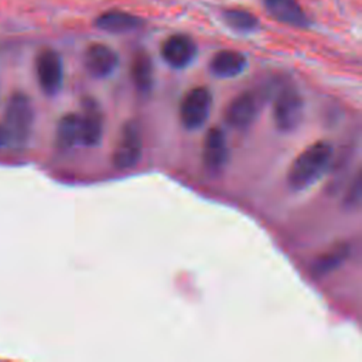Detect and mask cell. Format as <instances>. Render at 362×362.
I'll list each match as a JSON object with an SVG mask.
<instances>
[{
	"instance_id": "cell-18",
	"label": "cell",
	"mask_w": 362,
	"mask_h": 362,
	"mask_svg": "<svg viewBox=\"0 0 362 362\" xmlns=\"http://www.w3.org/2000/svg\"><path fill=\"white\" fill-rule=\"evenodd\" d=\"M221 17L229 28H232L233 31H238V33L247 34V33L257 30V27H259L257 17L245 8H239V7L238 8L236 7L225 8V10H222Z\"/></svg>"
},
{
	"instance_id": "cell-13",
	"label": "cell",
	"mask_w": 362,
	"mask_h": 362,
	"mask_svg": "<svg viewBox=\"0 0 362 362\" xmlns=\"http://www.w3.org/2000/svg\"><path fill=\"white\" fill-rule=\"evenodd\" d=\"M144 24V20L136 14L124 10H107L95 18V27L110 33V34H124L139 30Z\"/></svg>"
},
{
	"instance_id": "cell-15",
	"label": "cell",
	"mask_w": 362,
	"mask_h": 362,
	"mask_svg": "<svg viewBox=\"0 0 362 362\" xmlns=\"http://www.w3.org/2000/svg\"><path fill=\"white\" fill-rule=\"evenodd\" d=\"M349 253H351V247L346 242L335 243L328 250H325L324 253H321L318 257L314 259V262L311 263V267H310L313 277L321 279V277L332 273L348 259Z\"/></svg>"
},
{
	"instance_id": "cell-5",
	"label": "cell",
	"mask_w": 362,
	"mask_h": 362,
	"mask_svg": "<svg viewBox=\"0 0 362 362\" xmlns=\"http://www.w3.org/2000/svg\"><path fill=\"white\" fill-rule=\"evenodd\" d=\"M141 150L143 141L139 126L134 122H126L119 133L112 163L117 170H130L140 161Z\"/></svg>"
},
{
	"instance_id": "cell-6",
	"label": "cell",
	"mask_w": 362,
	"mask_h": 362,
	"mask_svg": "<svg viewBox=\"0 0 362 362\" xmlns=\"http://www.w3.org/2000/svg\"><path fill=\"white\" fill-rule=\"evenodd\" d=\"M35 74L42 92L45 95H57L64 82L61 55L52 48L41 49L35 57Z\"/></svg>"
},
{
	"instance_id": "cell-16",
	"label": "cell",
	"mask_w": 362,
	"mask_h": 362,
	"mask_svg": "<svg viewBox=\"0 0 362 362\" xmlns=\"http://www.w3.org/2000/svg\"><path fill=\"white\" fill-rule=\"evenodd\" d=\"M130 76L134 88L140 93H148L154 83L153 61L146 51H137L130 64Z\"/></svg>"
},
{
	"instance_id": "cell-9",
	"label": "cell",
	"mask_w": 362,
	"mask_h": 362,
	"mask_svg": "<svg viewBox=\"0 0 362 362\" xmlns=\"http://www.w3.org/2000/svg\"><path fill=\"white\" fill-rule=\"evenodd\" d=\"M263 7L272 18L284 25L294 28H308L311 25V18L298 0H263Z\"/></svg>"
},
{
	"instance_id": "cell-7",
	"label": "cell",
	"mask_w": 362,
	"mask_h": 362,
	"mask_svg": "<svg viewBox=\"0 0 362 362\" xmlns=\"http://www.w3.org/2000/svg\"><path fill=\"white\" fill-rule=\"evenodd\" d=\"M259 107V95L252 90H245L229 102L225 109V120L230 127L245 130L256 120Z\"/></svg>"
},
{
	"instance_id": "cell-10",
	"label": "cell",
	"mask_w": 362,
	"mask_h": 362,
	"mask_svg": "<svg viewBox=\"0 0 362 362\" xmlns=\"http://www.w3.org/2000/svg\"><path fill=\"white\" fill-rule=\"evenodd\" d=\"M83 64L92 76L106 78L116 71L119 65V55L109 45L93 42L85 51Z\"/></svg>"
},
{
	"instance_id": "cell-2",
	"label": "cell",
	"mask_w": 362,
	"mask_h": 362,
	"mask_svg": "<svg viewBox=\"0 0 362 362\" xmlns=\"http://www.w3.org/2000/svg\"><path fill=\"white\" fill-rule=\"evenodd\" d=\"M1 123L10 136L11 147H24L27 144L34 124V109L25 93H11L7 100L4 120Z\"/></svg>"
},
{
	"instance_id": "cell-3",
	"label": "cell",
	"mask_w": 362,
	"mask_h": 362,
	"mask_svg": "<svg viewBox=\"0 0 362 362\" xmlns=\"http://www.w3.org/2000/svg\"><path fill=\"white\" fill-rule=\"evenodd\" d=\"M304 117V99L293 85H284L273 102V122L280 132L296 130Z\"/></svg>"
},
{
	"instance_id": "cell-1",
	"label": "cell",
	"mask_w": 362,
	"mask_h": 362,
	"mask_svg": "<svg viewBox=\"0 0 362 362\" xmlns=\"http://www.w3.org/2000/svg\"><path fill=\"white\" fill-rule=\"evenodd\" d=\"M332 156L334 148L327 140H318L305 147L288 168V187L293 191H303L314 185L328 170Z\"/></svg>"
},
{
	"instance_id": "cell-17",
	"label": "cell",
	"mask_w": 362,
	"mask_h": 362,
	"mask_svg": "<svg viewBox=\"0 0 362 362\" xmlns=\"http://www.w3.org/2000/svg\"><path fill=\"white\" fill-rule=\"evenodd\" d=\"M55 143L61 150H69L81 143V124L79 115L65 113L57 123Z\"/></svg>"
},
{
	"instance_id": "cell-11",
	"label": "cell",
	"mask_w": 362,
	"mask_h": 362,
	"mask_svg": "<svg viewBox=\"0 0 362 362\" xmlns=\"http://www.w3.org/2000/svg\"><path fill=\"white\" fill-rule=\"evenodd\" d=\"M202 161L206 170L212 173L221 171L229 160V148L223 130L221 127H211L204 139Z\"/></svg>"
},
{
	"instance_id": "cell-19",
	"label": "cell",
	"mask_w": 362,
	"mask_h": 362,
	"mask_svg": "<svg viewBox=\"0 0 362 362\" xmlns=\"http://www.w3.org/2000/svg\"><path fill=\"white\" fill-rule=\"evenodd\" d=\"M361 174L358 173L355 175V180L352 182V188L351 191L346 194V198H345V205H348L349 208H355L359 205V201H361Z\"/></svg>"
},
{
	"instance_id": "cell-14",
	"label": "cell",
	"mask_w": 362,
	"mask_h": 362,
	"mask_svg": "<svg viewBox=\"0 0 362 362\" xmlns=\"http://www.w3.org/2000/svg\"><path fill=\"white\" fill-rule=\"evenodd\" d=\"M247 66L246 57L235 49H221L209 61V71L218 78H235Z\"/></svg>"
},
{
	"instance_id": "cell-4",
	"label": "cell",
	"mask_w": 362,
	"mask_h": 362,
	"mask_svg": "<svg viewBox=\"0 0 362 362\" xmlns=\"http://www.w3.org/2000/svg\"><path fill=\"white\" fill-rule=\"evenodd\" d=\"M212 109V93L205 86L189 89L180 103V122L188 130L202 127Z\"/></svg>"
},
{
	"instance_id": "cell-20",
	"label": "cell",
	"mask_w": 362,
	"mask_h": 362,
	"mask_svg": "<svg viewBox=\"0 0 362 362\" xmlns=\"http://www.w3.org/2000/svg\"><path fill=\"white\" fill-rule=\"evenodd\" d=\"M10 146V136L3 123H0V148Z\"/></svg>"
},
{
	"instance_id": "cell-12",
	"label": "cell",
	"mask_w": 362,
	"mask_h": 362,
	"mask_svg": "<svg viewBox=\"0 0 362 362\" xmlns=\"http://www.w3.org/2000/svg\"><path fill=\"white\" fill-rule=\"evenodd\" d=\"M81 144L95 147L100 143L103 134V115L99 105L90 99H83L82 112L79 115Z\"/></svg>"
},
{
	"instance_id": "cell-8",
	"label": "cell",
	"mask_w": 362,
	"mask_h": 362,
	"mask_svg": "<svg viewBox=\"0 0 362 362\" xmlns=\"http://www.w3.org/2000/svg\"><path fill=\"white\" fill-rule=\"evenodd\" d=\"M195 41L182 33L171 34L161 44V57L167 65L174 69L187 68L197 57Z\"/></svg>"
}]
</instances>
